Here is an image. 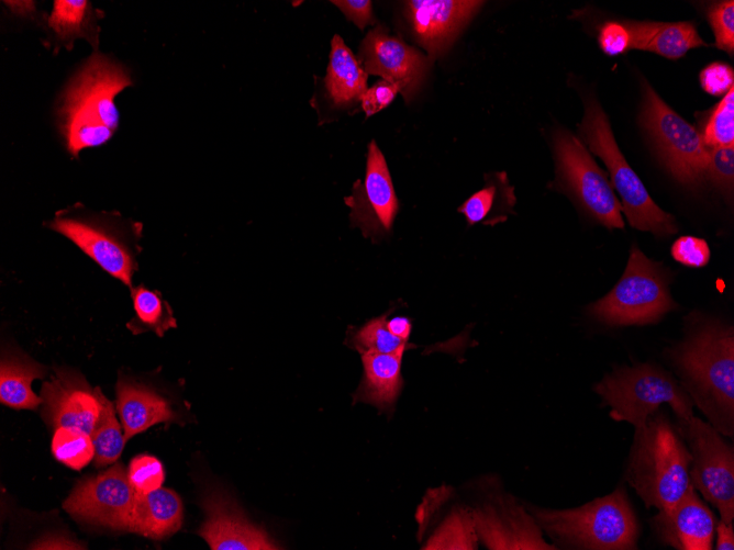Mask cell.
I'll return each mask as SVG.
<instances>
[{"label": "cell", "instance_id": "obj_28", "mask_svg": "<svg viewBox=\"0 0 734 550\" xmlns=\"http://www.w3.org/2000/svg\"><path fill=\"white\" fill-rule=\"evenodd\" d=\"M131 296L135 316L127 322L126 327L134 335L153 332L163 337L168 329L177 326L170 305L158 291L140 284L131 288Z\"/></svg>", "mask_w": 734, "mask_h": 550}, {"label": "cell", "instance_id": "obj_8", "mask_svg": "<svg viewBox=\"0 0 734 550\" xmlns=\"http://www.w3.org/2000/svg\"><path fill=\"white\" fill-rule=\"evenodd\" d=\"M676 306L659 263L633 245L619 282L605 296L589 305L588 312L611 326L646 325L658 322Z\"/></svg>", "mask_w": 734, "mask_h": 550}, {"label": "cell", "instance_id": "obj_43", "mask_svg": "<svg viewBox=\"0 0 734 550\" xmlns=\"http://www.w3.org/2000/svg\"><path fill=\"white\" fill-rule=\"evenodd\" d=\"M715 545L716 550H733L734 549V524L718 520L715 526Z\"/></svg>", "mask_w": 734, "mask_h": 550}, {"label": "cell", "instance_id": "obj_34", "mask_svg": "<svg viewBox=\"0 0 734 550\" xmlns=\"http://www.w3.org/2000/svg\"><path fill=\"white\" fill-rule=\"evenodd\" d=\"M127 478L137 493H149L162 487L165 471L162 462L149 454L134 457L127 468Z\"/></svg>", "mask_w": 734, "mask_h": 550}, {"label": "cell", "instance_id": "obj_41", "mask_svg": "<svg viewBox=\"0 0 734 550\" xmlns=\"http://www.w3.org/2000/svg\"><path fill=\"white\" fill-rule=\"evenodd\" d=\"M347 18L360 30L375 23L372 15V5L369 0H342L332 1Z\"/></svg>", "mask_w": 734, "mask_h": 550}, {"label": "cell", "instance_id": "obj_19", "mask_svg": "<svg viewBox=\"0 0 734 550\" xmlns=\"http://www.w3.org/2000/svg\"><path fill=\"white\" fill-rule=\"evenodd\" d=\"M202 505L207 517L199 535L212 550L280 549L263 528L249 523L224 495L210 493Z\"/></svg>", "mask_w": 734, "mask_h": 550}, {"label": "cell", "instance_id": "obj_45", "mask_svg": "<svg viewBox=\"0 0 734 550\" xmlns=\"http://www.w3.org/2000/svg\"><path fill=\"white\" fill-rule=\"evenodd\" d=\"M3 3L18 16L32 18L36 12L33 1H4Z\"/></svg>", "mask_w": 734, "mask_h": 550}, {"label": "cell", "instance_id": "obj_38", "mask_svg": "<svg viewBox=\"0 0 734 550\" xmlns=\"http://www.w3.org/2000/svg\"><path fill=\"white\" fill-rule=\"evenodd\" d=\"M702 89L711 96L726 94L733 88L734 72L731 66L715 61L705 66L699 76Z\"/></svg>", "mask_w": 734, "mask_h": 550}, {"label": "cell", "instance_id": "obj_15", "mask_svg": "<svg viewBox=\"0 0 734 550\" xmlns=\"http://www.w3.org/2000/svg\"><path fill=\"white\" fill-rule=\"evenodd\" d=\"M358 56L367 75L380 76L397 86L405 102L418 92L431 64L429 57L400 37L390 35L382 25L367 33Z\"/></svg>", "mask_w": 734, "mask_h": 550}, {"label": "cell", "instance_id": "obj_11", "mask_svg": "<svg viewBox=\"0 0 734 550\" xmlns=\"http://www.w3.org/2000/svg\"><path fill=\"white\" fill-rule=\"evenodd\" d=\"M482 494L471 508L478 540L490 550H556L524 503L503 491L498 478L478 484Z\"/></svg>", "mask_w": 734, "mask_h": 550}, {"label": "cell", "instance_id": "obj_26", "mask_svg": "<svg viewBox=\"0 0 734 550\" xmlns=\"http://www.w3.org/2000/svg\"><path fill=\"white\" fill-rule=\"evenodd\" d=\"M483 188L470 195L459 207L468 225H496L507 221L516 202L514 188L504 171L485 175Z\"/></svg>", "mask_w": 734, "mask_h": 550}, {"label": "cell", "instance_id": "obj_25", "mask_svg": "<svg viewBox=\"0 0 734 550\" xmlns=\"http://www.w3.org/2000/svg\"><path fill=\"white\" fill-rule=\"evenodd\" d=\"M45 374L46 368L27 356L4 352L0 367L1 403L15 409H36L43 400L33 392L31 384Z\"/></svg>", "mask_w": 734, "mask_h": 550}, {"label": "cell", "instance_id": "obj_37", "mask_svg": "<svg viewBox=\"0 0 734 550\" xmlns=\"http://www.w3.org/2000/svg\"><path fill=\"white\" fill-rule=\"evenodd\" d=\"M672 258L681 265L690 268L704 267L711 256L710 247L703 238L694 236H681L671 245Z\"/></svg>", "mask_w": 734, "mask_h": 550}, {"label": "cell", "instance_id": "obj_35", "mask_svg": "<svg viewBox=\"0 0 734 550\" xmlns=\"http://www.w3.org/2000/svg\"><path fill=\"white\" fill-rule=\"evenodd\" d=\"M708 20L714 33L715 46L733 56L734 2H714L708 10Z\"/></svg>", "mask_w": 734, "mask_h": 550}, {"label": "cell", "instance_id": "obj_22", "mask_svg": "<svg viewBox=\"0 0 734 550\" xmlns=\"http://www.w3.org/2000/svg\"><path fill=\"white\" fill-rule=\"evenodd\" d=\"M412 345H405L391 353L362 355L364 375L353 395L355 402L371 404L380 411H392L403 386L402 357Z\"/></svg>", "mask_w": 734, "mask_h": 550}, {"label": "cell", "instance_id": "obj_21", "mask_svg": "<svg viewBox=\"0 0 734 550\" xmlns=\"http://www.w3.org/2000/svg\"><path fill=\"white\" fill-rule=\"evenodd\" d=\"M184 518L179 495L165 487L149 493L135 492L127 531L160 540L176 534Z\"/></svg>", "mask_w": 734, "mask_h": 550}, {"label": "cell", "instance_id": "obj_32", "mask_svg": "<svg viewBox=\"0 0 734 550\" xmlns=\"http://www.w3.org/2000/svg\"><path fill=\"white\" fill-rule=\"evenodd\" d=\"M91 438L94 446L93 459L97 468L114 463L119 459L126 440L115 417L113 404L108 399Z\"/></svg>", "mask_w": 734, "mask_h": 550}, {"label": "cell", "instance_id": "obj_29", "mask_svg": "<svg viewBox=\"0 0 734 550\" xmlns=\"http://www.w3.org/2000/svg\"><path fill=\"white\" fill-rule=\"evenodd\" d=\"M478 537L470 507L453 508L427 539L423 549H477Z\"/></svg>", "mask_w": 734, "mask_h": 550}, {"label": "cell", "instance_id": "obj_40", "mask_svg": "<svg viewBox=\"0 0 734 550\" xmlns=\"http://www.w3.org/2000/svg\"><path fill=\"white\" fill-rule=\"evenodd\" d=\"M398 92L399 90L397 86L383 79L368 88L360 101L366 117H369L388 106Z\"/></svg>", "mask_w": 734, "mask_h": 550}, {"label": "cell", "instance_id": "obj_23", "mask_svg": "<svg viewBox=\"0 0 734 550\" xmlns=\"http://www.w3.org/2000/svg\"><path fill=\"white\" fill-rule=\"evenodd\" d=\"M630 48L648 50L669 59H678L691 48L708 46L691 22L623 21Z\"/></svg>", "mask_w": 734, "mask_h": 550}, {"label": "cell", "instance_id": "obj_31", "mask_svg": "<svg viewBox=\"0 0 734 550\" xmlns=\"http://www.w3.org/2000/svg\"><path fill=\"white\" fill-rule=\"evenodd\" d=\"M390 312L369 319L358 328L348 330L345 344L360 355L369 352L391 353L409 345L408 341L394 336L387 328V317Z\"/></svg>", "mask_w": 734, "mask_h": 550}, {"label": "cell", "instance_id": "obj_5", "mask_svg": "<svg viewBox=\"0 0 734 550\" xmlns=\"http://www.w3.org/2000/svg\"><path fill=\"white\" fill-rule=\"evenodd\" d=\"M602 403L610 407L609 416L616 422H627L634 428L667 403L677 418L693 416V403L680 383L660 367L640 363L618 367L594 386Z\"/></svg>", "mask_w": 734, "mask_h": 550}, {"label": "cell", "instance_id": "obj_1", "mask_svg": "<svg viewBox=\"0 0 734 550\" xmlns=\"http://www.w3.org/2000/svg\"><path fill=\"white\" fill-rule=\"evenodd\" d=\"M685 338L668 349L682 389L722 436H734V332L716 319L689 316Z\"/></svg>", "mask_w": 734, "mask_h": 550}, {"label": "cell", "instance_id": "obj_2", "mask_svg": "<svg viewBox=\"0 0 734 550\" xmlns=\"http://www.w3.org/2000/svg\"><path fill=\"white\" fill-rule=\"evenodd\" d=\"M131 85L129 70L98 52L73 76L56 110L60 133L73 156L112 138L120 123L114 98Z\"/></svg>", "mask_w": 734, "mask_h": 550}, {"label": "cell", "instance_id": "obj_6", "mask_svg": "<svg viewBox=\"0 0 734 550\" xmlns=\"http://www.w3.org/2000/svg\"><path fill=\"white\" fill-rule=\"evenodd\" d=\"M579 133L590 151L605 164L610 183L622 199V211L630 225L657 237L675 234L678 229L675 217L652 200L642 180L619 149L608 116L597 101L590 100L586 104Z\"/></svg>", "mask_w": 734, "mask_h": 550}, {"label": "cell", "instance_id": "obj_33", "mask_svg": "<svg viewBox=\"0 0 734 550\" xmlns=\"http://www.w3.org/2000/svg\"><path fill=\"white\" fill-rule=\"evenodd\" d=\"M700 134L708 149L734 146V87L711 111Z\"/></svg>", "mask_w": 734, "mask_h": 550}, {"label": "cell", "instance_id": "obj_30", "mask_svg": "<svg viewBox=\"0 0 734 550\" xmlns=\"http://www.w3.org/2000/svg\"><path fill=\"white\" fill-rule=\"evenodd\" d=\"M52 452L57 461L79 471L94 458V446L91 436L85 430L73 426L55 428L52 438Z\"/></svg>", "mask_w": 734, "mask_h": 550}, {"label": "cell", "instance_id": "obj_7", "mask_svg": "<svg viewBox=\"0 0 734 550\" xmlns=\"http://www.w3.org/2000/svg\"><path fill=\"white\" fill-rule=\"evenodd\" d=\"M47 226L71 240L109 274L132 288L137 269L141 224L74 206L56 213Z\"/></svg>", "mask_w": 734, "mask_h": 550}, {"label": "cell", "instance_id": "obj_17", "mask_svg": "<svg viewBox=\"0 0 734 550\" xmlns=\"http://www.w3.org/2000/svg\"><path fill=\"white\" fill-rule=\"evenodd\" d=\"M482 3L467 0H412L404 2L403 14L411 35L431 59L449 48Z\"/></svg>", "mask_w": 734, "mask_h": 550}, {"label": "cell", "instance_id": "obj_39", "mask_svg": "<svg viewBox=\"0 0 734 550\" xmlns=\"http://www.w3.org/2000/svg\"><path fill=\"white\" fill-rule=\"evenodd\" d=\"M598 43L608 56H619L630 49L631 38L622 22L608 21L599 31Z\"/></svg>", "mask_w": 734, "mask_h": 550}, {"label": "cell", "instance_id": "obj_20", "mask_svg": "<svg viewBox=\"0 0 734 550\" xmlns=\"http://www.w3.org/2000/svg\"><path fill=\"white\" fill-rule=\"evenodd\" d=\"M115 389L116 409L126 441L158 423L178 418L166 397L143 382L120 377Z\"/></svg>", "mask_w": 734, "mask_h": 550}, {"label": "cell", "instance_id": "obj_24", "mask_svg": "<svg viewBox=\"0 0 734 550\" xmlns=\"http://www.w3.org/2000/svg\"><path fill=\"white\" fill-rule=\"evenodd\" d=\"M368 75L343 38L334 35L326 76V96L334 108L348 109L362 101L367 90Z\"/></svg>", "mask_w": 734, "mask_h": 550}, {"label": "cell", "instance_id": "obj_9", "mask_svg": "<svg viewBox=\"0 0 734 550\" xmlns=\"http://www.w3.org/2000/svg\"><path fill=\"white\" fill-rule=\"evenodd\" d=\"M640 121L677 181L696 186L704 179L709 149L700 132L669 108L646 81Z\"/></svg>", "mask_w": 734, "mask_h": 550}, {"label": "cell", "instance_id": "obj_36", "mask_svg": "<svg viewBox=\"0 0 734 550\" xmlns=\"http://www.w3.org/2000/svg\"><path fill=\"white\" fill-rule=\"evenodd\" d=\"M708 177L723 193L733 190L734 146L710 148L705 169Z\"/></svg>", "mask_w": 734, "mask_h": 550}, {"label": "cell", "instance_id": "obj_3", "mask_svg": "<svg viewBox=\"0 0 734 550\" xmlns=\"http://www.w3.org/2000/svg\"><path fill=\"white\" fill-rule=\"evenodd\" d=\"M689 450L663 409L635 428L625 480L647 508H671L690 486Z\"/></svg>", "mask_w": 734, "mask_h": 550}, {"label": "cell", "instance_id": "obj_18", "mask_svg": "<svg viewBox=\"0 0 734 550\" xmlns=\"http://www.w3.org/2000/svg\"><path fill=\"white\" fill-rule=\"evenodd\" d=\"M716 518L690 484L683 496L669 509L658 510L650 526L660 542L678 550H711Z\"/></svg>", "mask_w": 734, "mask_h": 550}, {"label": "cell", "instance_id": "obj_42", "mask_svg": "<svg viewBox=\"0 0 734 550\" xmlns=\"http://www.w3.org/2000/svg\"><path fill=\"white\" fill-rule=\"evenodd\" d=\"M30 549H85V546L67 536L48 535L33 543Z\"/></svg>", "mask_w": 734, "mask_h": 550}, {"label": "cell", "instance_id": "obj_10", "mask_svg": "<svg viewBox=\"0 0 734 550\" xmlns=\"http://www.w3.org/2000/svg\"><path fill=\"white\" fill-rule=\"evenodd\" d=\"M691 458L690 484L724 523L734 520V449L708 422L691 416L675 425Z\"/></svg>", "mask_w": 734, "mask_h": 550}, {"label": "cell", "instance_id": "obj_14", "mask_svg": "<svg viewBox=\"0 0 734 550\" xmlns=\"http://www.w3.org/2000/svg\"><path fill=\"white\" fill-rule=\"evenodd\" d=\"M351 209L349 221L365 237L378 242L390 233L399 202L386 159L371 141L368 146L364 181L356 180L352 194L344 199Z\"/></svg>", "mask_w": 734, "mask_h": 550}, {"label": "cell", "instance_id": "obj_12", "mask_svg": "<svg viewBox=\"0 0 734 550\" xmlns=\"http://www.w3.org/2000/svg\"><path fill=\"white\" fill-rule=\"evenodd\" d=\"M557 179L600 224L623 228L622 206L607 173L596 164L585 145L571 133L554 134Z\"/></svg>", "mask_w": 734, "mask_h": 550}, {"label": "cell", "instance_id": "obj_16", "mask_svg": "<svg viewBox=\"0 0 734 550\" xmlns=\"http://www.w3.org/2000/svg\"><path fill=\"white\" fill-rule=\"evenodd\" d=\"M42 417L57 428L78 427L90 436L108 399L99 386L92 388L81 373L69 368H56L49 381L41 388Z\"/></svg>", "mask_w": 734, "mask_h": 550}, {"label": "cell", "instance_id": "obj_13", "mask_svg": "<svg viewBox=\"0 0 734 550\" xmlns=\"http://www.w3.org/2000/svg\"><path fill=\"white\" fill-rule=\"evenodd\" d=\"M135 490L127 470L120 462L108 470L79 481L63 508L75 519L127 531Z\"/></svg>", "mask_w": 734, "mask_h": 550}, {"label": "cell", "instance_id": "obj_44", "mask_svg": "<svg viewBox=\"0 0 734 550\" xmlns=\"http://www.w3.org/2000/svg\"><path fill=\"white\" fill-rule=\"evenodd\" d=\"M387 328L394 336L400 339L408 341L410 334L412 332V323L410 318L405 316H396L390 319H387Z\"/></svg>", "mask_w": 734, "mask_h": 550}, {"label": "cell", "instance_id": "obj_27", "mask_svg": "<svg viewBox=\"0 0 734 550\" xmlns=\"http://www.w3.org/2000/svg\"><path fill=\"white\" fill-rule=\"evenodd\" d=\"M96 14L89 1L55 0L47 24L55 38L67 48L76 38H85L97 47L99 29Z\"/></svg>", "mask_w": 734, "mask_h": 550}, {"label": "cell", "instance_id": "obj_4", "mask_svg": "<svg viewBox=\"0 0 734 550\" xmlns=\"http://www.w3.org/2000/svg\"><path fill=\"white\" fill-rule=\"evenodd\" d=\"M524 505L557 549H637L640 524L624 486L575 508Z\"/></svg>", "mask_w": 734, "mask_h": 550}]
</instances>
